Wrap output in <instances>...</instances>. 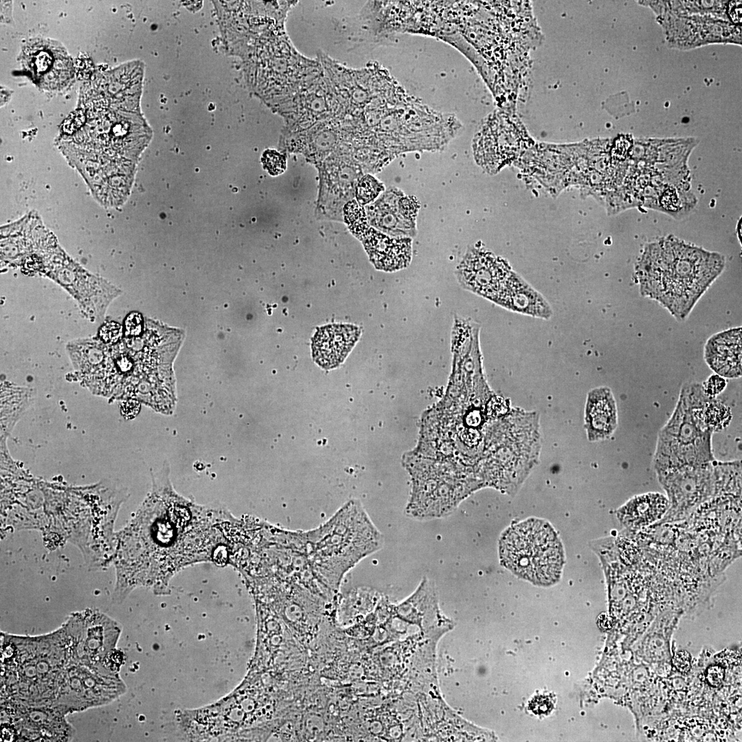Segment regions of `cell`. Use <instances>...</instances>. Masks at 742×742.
Listing matches in <instances>:
<instances>
[{"mask_svg": "<svg viewBox=\"0 0 742 742\" xmlns=\"http://www.w3.org/2000/svg\"><path fill=\"white\" fill-rule=\"evenodd\" d=\"M67 715L53 705L32 706L1 699V723L11 725L18 741H69L75 730Z\"/></svg>", "mask_w": 742, "mask_h": 742, "instance_id": "obj_12", "label": "cell"}, {"mask_svg": "<svg viewBox=\"0 0 742 742\" xmlns=\"http://www.w3.org/2000/svg\"><path fill=\"white\" fill-rule=\"evenodd\" d=\"M741 461L716 460L695 466H685L657 473L666 491L669 504L676 508H686L714 495L719 489L728 490V480L741 478Z\"/></svg>", "mask_w": 742, "mask_h": 742, "instance_id": "obj_11", "label": "cell"}, {"mask_svg": "<svg viewBox=\"0 0 742 742\" xmlns=\"http://www.w3.org/2000/svg\"><path fill=\"white\" fill-rule=\"evenodd\" d=\"M306 534L315 576L331 587L337 586L350 569L383 545L381 534L357 499L348 502L326 522Z\"/></svg>", "mask_w": 742, "mask_h": 742, "instance_id": "obj_4", "label": "cell"}, {"mask_svg": "<svg viewBox=\"0 0 742 742\" xmlns=\"http://www.w3.org/2000/svg\"><path fill=\"white\" fill-rule=\"evenodd\" d=\"M725 265L723 255L670 236L644 246L635 276L642 296L655 300L682 322Z\"/></svg>", "mask_w": 742, "mask_h": 742, "instance_id": "obj_2", "label": "cell"}, {"mask_svg": "<svg viewBox=\"0 0 742 742\" xmlns=\"http://www.w3.org/2000/svg\"><path fill=\"white\" fill-rule=\"evenodd\" d=\"M384 190L383 184L370 175L361 178L356 187V197L361 205L374 201Z\"/></svg>", "mask_w": 742, "mask_h": 742, "instance_id": "obj_24", "label": "cell"}, {"mask_svg": "<svg viewBox=\"0 0 742 742\" xmlns=\"http://www.w3.org/2000/svg\"><path fill=\"white\" fill-rule=\"evenodd\" d=\"M71 660L70 642L63 625L38 636L2 633L1 699L52 705Z\"/></svg>", "mask_w": 742, "mask_h": 742, "instance_id": "obj_3", "label": "cell"}, {"mask_svg": "<svg viewBox=\"0 0 742 742\" xmlns=\"http://www.w3.org/2000/svg\"><path fill=\"white\" fill-rule=\"evenodd\" d=\"M674 666L682 673H686L690 668V657L686 651L677 652L673 660Z\"/></svg>", "mask_w": 742, "mask_h": 742, "instance_id": "obj_28", "label": "cell"}, {"mask_svg": "<svg viewBox=\"0 0 742 742\" xmlns=\"http://www.w3.org/2000/svg\"><path fill=\"white\" fill-rule=\"evenodd\" d=\"M420 203L414 196L401 190H387L369 206L367 218L381 232L393 237L414 236Z\"/></svg>", "mask_w": 742, "mask_h": 742, "instance_id": "obj_16", "label": "cell"}, {"mask_svg": "<svg viewBox=\"0 0 742 742\" xmlns=\"http://www.w3.org/2000/svg\"><path fill=\"white\" fill-rule=\"evenodd\" d=\"M724 674V669L721 666H712L707 671L706 679L711 686L717 687L721 684Z\"/></svg>", "mask_w": 742, "mask_h": 742, "instance_id": "obj_29", "label": "cell"}, {"mask_svg": "<svg viewBox=\"0 0 742 742\" xmlns=\"http://www.w3.org/2000/svg\"><path fill=\"white\" fill-rule=\"evenodd\" d=\"M63 125L60 150L91 191L106 192L133 175L151 131L140 111L83 100Z\"/></svg>", "mask_w": 742, "mask_h": 742, "instance_id": "obj_1", "label": "cell"}, {"mask_svg": "<svg viewBox=\"0 0 742 742\" xmlns=\"http://www.w3.org/2000/svg\"><path fill=\"white\" fill-rule=\"evenodd\" d=\"M344 215L349 229L358 239L370 227L364 209L355 200L346 204Z\"/></svg>", "mask_w": 742, "mask_h": 742, "instance_id": "obj_23", "label": "cell"}, {"mask_svg": "<svg viewBox=\"0 0 742 742\" xmlns=\"http://www.w3.org/2000/svg\"><path fill=\"white\" fill-rule=\"evenodd\" d=\"M728 16L734 24L741 23V1H734L728 4Z\"/></svg>", "mask_w": 742, "mask_h": 742, "instance_id": "obj_30", "label": "cell"}, {"mask_svg": "<svg viewBox=\"0 0 742 742\" xmlns=\"http://www.w3.org/2000/svg\"><path fill=\"white\" fill-rule=\"evenodd\" d=\"M513 272L508 262L480 247H470L456 268V275L465 289L495 302Z\"/></svg>", "mask_w": 742, "mask_h": 742, "instance_id": "obj_14", "label": "cell"}, {"mask_svg": "<svg viewBox=\"0 0 742 742\" xmlns=\"http://www.w3.org/2000/svg\"><path fill=\"white\" fill-rule=\"evenodd\" d=\"M341 109L333 86L323 73L273 111L285 119L290 131L297 133L337 117Z\"/></svg>", "mask_w": 742, "mask_h": 742, "instance_id": "obj_13", "label": "cell"}, {"mask_svg": "<svg viewBox=\"0 0 742 742\" xmlns=\"http://www.w3.org/2000/svg\"><path fill=\"white\" fill-rule=\"evenodd\" d=\"M126 692L118 672L71 661L52 705L67 715L109 704Z\"/></svg>", "mask_w": 742, "mask_h": 742, "instance_id": "obj_9", "label": "cell"}, {"mask_svg": "<svg viewBox=\"0 0 742 742\" xmlns=\"http://www.w3.org/2000/svg\"><path fill=\"white\" fill-rule=\"evenodd\" d=\"M501 564L518 578L548 586L559 581L565 563L564 549L552 526L530 518L508 528L499 541Z\"/></svg>", "mask_w": 742, "mask_h": 742, "instance_id": "obj_7", "label": "cell"}, {"mask_svg": "<svg viewBox=\"0 0 742 742\" xmlns=\"http://www.w3.org/2000/svg\"><path fill=\"white\" fill-rule=\"evenodd\" d=\"M262 161L270 175H278L286 169L284 155L275 150L268 149L262 154Z\"/></svg>", "mask_w": 742, "mask_h": 742, "instance_id": "obj_25", "label": "cell"}, {"mask_svg": "<svg viewBox=\"0 0 742 742\" xmlns=\"http://www.w3.org/2000/svg\"><path fill=\"white\" fill-rule=\"evenodd\" d=\"M554 704L551 697L539 695L534 697L528 705L529 710L537 715H547L553 709Z\"/></svg>", "mask_w": 742, "mask_h": 742, "instance_id": "obj_27", "label": "cell"}, {"mask_svg": "<svg viewBox=\"0 0 742 742\" xmlns=\"http://www.w3.org/2000/svg\"><path fill=\"white\" fill-rule=\"evenodd\" d=\"M374 267L385 271L406 268L412 256V240L393 237L369 227L359 238Z\"/></svg>", "mask_w": 742, "mask_h": 742, "instance_id": "obj_18", "label": "cell"}, {"mask_svg": "<svg viewBox=\"0 0 742 742\" xmlns=\"http://www.w3.org/2000/svg\"><path fill=\"white\" fill-rule=\"evenodd\" d=\"M41 271L59 284L77 301L82 312L93 322L103 319L110 303L121 291L102 278L93 275L74 262L56 246Z\"/></svg>", "mask_w": 742, "mask_h": 742, "instance_id": "obj_10", "label": "cell"}, {"mask_svg": "<svg viewBox=\"0 0 742 742\" xmlns=\"http://www.w3.org/2000/svg\"><path fill=\"white\" fill-rule=\"evenodd\" d=\"M284 30L260 35L240 56L251 89L272 110L324 73L319 60L300 54Z\"/></svg>", "mask_w": 742, "mask_h": 742, "instance_id": "obj_5", "label": "cell"}, {"mask_svg": "<svg viewBox=\"0 0 742 742\" xmlns=\"http://www.w3.org/2000/svg\"><path fill=\"white\" fill-rule=\"evenodd\" d=\"M706 396L701 383L687 382L682 386L675 409L658 433L653 459L657 474L715 460L712 449L713 433L701 414Z\"/></svg>", "mask_w": 742, "mask_h": 742, "instance_id": "obj_6", "label": "cell"}, {"mask_svg": "<svg viewBox=\"0 0 742 742\" xmlns=\"http://www.w3.org/2000/svg\"><path fill=\"white\" fill-rule=\"evenodd\" d=\"M741 327L727 329L710 336L704 348L708 366L725 379H737L742 374Z\"/></svg>", "mask_w": 742, "mask_h": 742, "instance_id": "obj_19", "label": "cell"}, {"mask_svg": "<svg viewBox=\"0 0 742 742\" xmlns=\"http://www.w3.org/2000/svg\"><path fill=\"white\" fill-rule=\"evenodd\" d=\"M23 60L25 67L42 89H60L74 77L71 60L57 42L32 41L23 50Z\"/></svg>", "mask_w": 742, "mask_h": 742, "instance_id": "obj_15", "label": "cell"}, {"mask_svg": "<svg viewBox=\"0 0 742 742\" xmlns=\"http://www.w3.org/2000/svg\"><path fill=\"white\" fill-rule=\"evenodd\" d=\"M513 312L550 319L552 310L547 300L513 271L495 302Z\"/></svg>", "mask_w": 742, "mask_h": 742, "instance_id": "obj_21", "label": "cell"}, {"mask_svg": "<svg viewBox=\"0 0 742 742\" xmlns=\"http://www.w3.org/2000/svg\"><path fill=\"white\" fill-rule=\"evenodd\" d=\"M670 506L668 499L659 493H648L629 499L618 511L620 521L629 527H640L660 518Z\"/></svg>", "mask_w": 742, "mask_h": 742, "instance_id": "obj_22", "label": "cell"}, {"mask_svg": "<svg viewBox=\"0 0 742 742\" xmlns=\"http://www.w3.org/2000/svg\"><path fill=\"white\" fill-rule=\"evenodd\" d=\"M69 640L73 662L118 672L113 659L122 631V625L95 609L71 614L63 624Z\"/></svg>", "mask_w": 742, "mask_h": 742, "instance_id": "obj_8", "label": "cell"}, {"mask_svg": "<svg viewBox=\"0 0 742 742\" xmlns=\"http://www.w3.org/2000/svg\"><path fill=\"white\" fill-rule=\"evenodd\" d=\"M361 334L350 324H332L317 330L312 341L314 361L325 370L338 367L351 351Z\"/></svg>", "mask_w": 742, "mask_h": 742, "instance_id": "obj_17", "label": "cell"}, {"mask_svg": "<svg viewBox=\"0 0 742 742\" xmlns=\"http://www.w3.org/2000/svg\"><path fill=\"white\" fill-rule=\"evenodd\" d=\"M701 385L704 392L707 395L716 398V396L721 394L726 387L727 381L723 376L717 374H713L704 381L701 383Z\"/></svg>", "mask_w": 742, "mask_h": 742, "instance_id": "obj_26", "label": "cell"}, {"mask_svg": "<svg viewBox=\"0 0 742 742\" xmlns=\"http://www.w3.org/2000/svg\"><path fill=\"white\" fill-rule=\"evenodd\" d=\"M584 427L590 442L609 438L618 427V410L611 389L600 386L590 390L584 410Z\"/></svg>", "mask_w": 742, "mask_h": 742, "instance_id": "obj_20", "label": "cell"}]
</instances>
